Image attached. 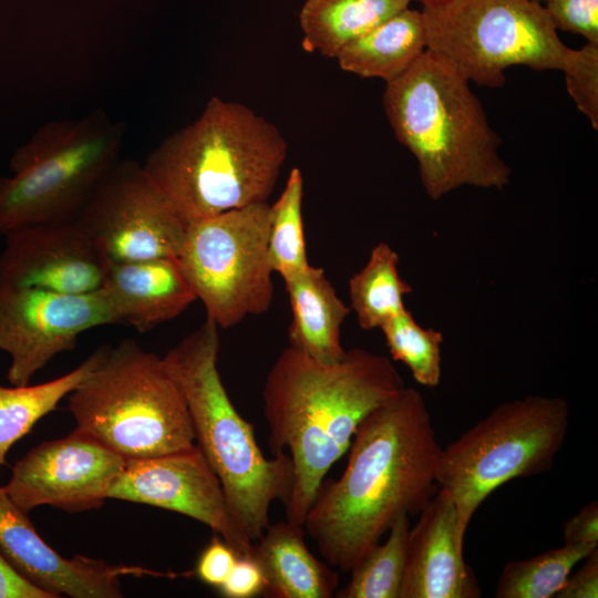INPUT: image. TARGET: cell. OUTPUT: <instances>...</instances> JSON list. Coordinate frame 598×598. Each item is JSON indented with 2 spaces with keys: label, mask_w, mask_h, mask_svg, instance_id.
<instances>
[{
  "label": "cell",
  "mask_w": 598,
  "mask_h": 598,
  "mask_svg": "<svg viewBox=\"0 0 598 598\" xmlns=\"http://www.w3.org/2000/svg\"><path fill=\"white\" fill-rule=\"evenodd\" d=\"M348 451L342 474L324 477L303 524L323 560L344 573L436 494L443 447L422 393L405 386L362 420Z\"/></svg>",
  "instance_id": "cell-1"
},
{
  "label": "cell",
  "mask_w": 598,
  "mask_h": 598,
  "mask_svg": "<svg viewBox=\"0 0 598 598\" xmlns=\"http://www.w3.org/2000/svg\"><path fill=\"white\" fill-rule=\"evenodd\" d=\"M405 388L394 364L361 348L336 362H321L288 346L262 386L268 445L287 453L293 477L286 519L303 526L331 466L348 452L362 420Z\"/></svg>",
  "instance_id": "cell-2"
},
{
  "label": "cell",
  "mask_w": 598,
  "mask_h": 598,
  "mask_svg": "<svg viewBox=\"0 0 598 598\" xmlns=\"http://www.w3.org/2000/svg\"><path fill=\"white\" fill-rule=\"evenodd\" d=\"M288 153L281 131L252 109L213 96L142 165L187 225L267 202Z\"/></svg>",
  "instance_id": "cell-3"
},
{
  "label": "cell",
  "mask_w": 598,
  "mask_h": 598,
  "mask_svg": "<svg viewBox=\"0 0 598 598\" xmlns=\"http://www.w3.org/2000/svg\"><path fill=\"white\" fill-rule=\"evenodd\" d=\"M383 106L396 140L415 157L431 199L462 186L509 184L502 138L470 82L429 50L386 83Z\"/></svg>",
  "instance_id": "cell-4"
},
{
  "label": "cell",
  "mask_w": 598,
  "mask_h": 598,
  "mask_svg": "<svg viewBox=\"0 0 598 598\" xmlns=\"http://www.w3.org/2000/svg\"><path fill=\"white\" fill-rule=\"evenodd\" d=\"M218 330L206 318L163 357V362L186 401L195 444L217 475L231 514L255 543L270 524L272 503L285 505L289 498L292 462L287 453L267 458L252 424L230 401L217 368Z\"/></svg>",
  "instance_id": "cell-5"
},
{
  "label": "cell",
  "mask_w": 598,
  "mask_h": 598,
  "mask_svg": "<svg viewBox=\"0 0 598 598\" xmlns=\"http://www.w3.org/2000/svg\"><path fill=\"white\" fill-rule=\"evenodd\" d=\"M76 427L125 460L189 448L195 434L186 401L163 358L132 339L110 347L68 395Z\"/></svg>",
  "instance_id": "cell-6"
},
{
  "label": "cell",
  "mask_w": 598,
  "mask_h": 598,
  "mask_svg": "<svg viewBox=\"0 0 598 598\" xmlns=\"http://www.w3.org/2000/svg\"><path fill=\"white\" fill-rule=\"evenodd\" d=\"M570 408L559 396L504 402L443 447L437 484L453 501L462 540L484 499L503 484L551 468L567 436Z\"/></svg>",
  "instance_id": "cell-7"
},
{
  "label": "cell",
  "mask_w": 598,
  "mask_h": 598,
  "mask_svg": "<svg viewBox=\"0 0 598 598\" xmlns=\"http://www.w3.org/2000/svg\"><path fill=\"white\" fill-rule=\"evenodd\" d=\"M124 124L102 111L51 121L12 155L0 177V234L73 219L101 178L118 162Z\"/></svg>",
  "instance_id": "cell-8"
},
{
  "label": "cell",
  "mask_w": 598,
  "mask_h": 598,
  "mask_svg": "<svg viewBox=\"0 0 598 598\" xmlns=\"http://www.w3.org/2000/svg\"><path fill=\"white\" fill-rule=\"evenodd\" d=\"M422 16L426 50L482 86H502L515 65L561 70L569 50L532 0H444L423 6Z\"/></svg>",
  "instance_id": "cell-9"
},
{
  "label": "cell",
  "mask_w": 598,
  "mask_h": 598,
  "mask_svg": "<svg viewBox=\"0 0 598 598\" xmlns=\"http://www.w3.org/2000/svg\"><path fill=\"white\" fill-rule=\"evenodd\" d=\"M270 204H251L187 224L181 268L219 329L266 312L274 298L268 258Z\"/></svg>",
  "instance_id": "cell-10"
},
{
  "label": "cell",
  "mask_w": 598,
  "mask_h": 598,
  "mask_svg": "<svg viewBox=\"0 0 598 598\" xmlns=\"http://www.w3.org/2000/svg\"><path fill=\"white\" fill-rule=\"evenodd\" d=\"M73 220L110 262L177 257L187 226L133 161L116 162Z\"/></svg>",
  "instance_id": "cell-11"
},
{
  "label": "cell",
  "mask_w": 598,
  "mask_h": 598,
  "mask_svg": "<svg viewBox=\"0 0 598 598\" xmlns=\"http://www.w3.org/2000/svg\"><path fill=\"white\" fill-rule=\"evenodd\" d=\"M117 323L103 288L72 295L0 285V350L10 357L8 381L29 384L55 355L72 350L82 332Z\"/></svg>",
  "instance_id": "cell-12"
},
{
  "label": "cell",
  "mask_w": 598,
  "mask_h": 598,
  "mask_svg": "<svg viewBox=\"0 0 598 598\" xmlns=\"http://www.w3.org/2000/svg\"><path fill=\"white\" fill-rule=\"evenodd\" d=\"M126 461L89 433L42 442L13 466L3 486L25 513L49 505L68 513L101 507Z\"/></svg>",
  "instance_id": "cell-13"
},
{
  "label": "cell",
  "mask_w": 598,
  "mask_h": 598,
  "mask_svg": "<svg viewBox=\"0 0 598 598\" xmlns=\"http://www.w3.org/2000/svg\"><path fill=\"white\" fill-rule=\"evenodd\" d=\"M109 498L194 518L220 536L239 556H251L254 543L231 514L217 475L196 444L163 455L127 460Z\"/></svg>",
  "instance_id": "cell-14"
},
{
  "label": "cell",
  "mask_w": 598,
  "mask_h": 598,
  "mask_svg": "<svg viewBox=\"0 0 598 598\" xmlns=\"http://www.w3.org/2000/svg\"><path fill=\"white\" fill-rule=\"evenodd\" d=\"M0 254V285L61 293L103 288L110 261L73 220L8 231Z\"/></svg>",
  "instance_id": "cell-15"
},
{
  "label": "cell",
  "mask_w": 598,
  "mask_h": 598,
  "mask_svg": "<svg viewBox=\"0 0 598 598\" xmlns=\"http://www.w3.org/2000/svg\"><path fill=\"white\" fill-rule=\"evenodd\" d=\"M0 550L27 579L56 598H118L125 576L168 577L175 573L155 571L142 566L111 565L103 559L55 551L37 532L23 512L0 487Z\"/></svg>",
  "instance_id": "cell-16"
},
{
  "label": "cell",
  "mask_w": 598,
  "mask_h": 598,
  "mask_svg": "<svg viewBox=\"0 0 598 598\" xmlns=\"http://www.w3.org/2000/svg\"><path fill=\"white\" fill-rule=\"evenodd\" d=\"M406 539L399 598H478V580L463 557L456 508L439 488L417 513Z\"/></svg>",
  "instance_id": "cell-17"
},
{
  "label": "cell",
  "mask_w": 598,
  "mask_h": 598,
  "mask_svg": "<svg viewBox=\"0 0 598 598\" xmlns=\"http://www.w3.org/2000/svg\"><path fill=\"white\" fill-rule=\"evenodd\" d=\"M103 289L121 324L140 332L175 319L197 299L177 257L110 262Z\"/></svg>",
  "instance_id": "cell-18"
},
{
  "label": "cell",
  "mask_w": 598,
  "mask_h": 598,
  "mask_svg": "<svg viewBox=\"0 0 598 598\" xmlns=\"http://www.w3.org/2000/svg\"><path fill=\"white\" fill-rule=\"evenodd\" d=\"M303 526L270 523L254 543L251 556L265 578L270 598H330L339 586V571L307 547Z\"/></svg>",
  "instance_id": "cell-19"
},
{
  "label": "cell",
  "mask_w": 598,
  "mask_h": 598,
  "mask_svg": "<svg viewBox=\"0 0 598 598\" xmlns=\"http://www.w3.org/2000/svg\"><path fill=\"white\" fill-rule=\"evenodd\" d=\"M291 307L289 346L321 362L343 358L341 326L350 313L322 268L309 266L285 280Z\"/></svg>",
  "instance_id": "cell-20"
},
{
  "label": "cell",
  "mask_w": 598,
  "mask_h": 598,
  "mask_svg": "<svg viewBox=\"0 0 598 598\" xmlns=\"http://www.w3.org/2000/svg\"><path fill=\"white\" fill-rule=\"evenodd\" d=\"M426 51L422 11L405 8L344 45L336 59L343 71L386 83Z\"/></svg>",
  "instance_id": "cell-21"
},
{
  "label": "cell",
  "mask_w": 598,
  "mask_h": 598,
  "mask_svg": "<svg viewBox=\"0 0 598 598\" xmlns=\"http://www.w3.org/2000/svg\"><path fill=\"white\" fill-rule=\"evenodd\" d=\"M410 0H306L299 22L307 50L336 58L339 51L409 7Z\"/></svg>",
  "instance_id": "cell-22"
},
{
  "label": "cell",
  "mask_w": 598,
  "mask_h": 598,
  "mask_svg": "<svg viewBox=\"0 0 598 598\" xmlns=\"http://www.w3.org/2000/svg\"><path fill=\"white\" fill-rule=\"evenodd\" d=\"M107 349V344L101 346L75 369L51 381L11 388L0 385V466L6 464L11 446L80 384Z\"/></svg>",
  "instance_id": "cell-23"
},
{
  "label": "cell",
  "mask_w": 598,
  "mask_h": 598,
  "mask_svg": "<svg viewBox=\"0 0 598 598\" xmlns=\"http://www.w3.org/2000/svg\"><path fill=\"white\" fill-rule=\"evenodd\" d=\"M399 256L386 243L375 245L367 264L349 281V296L360 328H381L405 310L403 297L412 287L401 278Z\"/></svg>",
  "instance_id": "cell-24"
},
{
  "label": "cell",
  "mask_w": 598,
  "mask_h": 598,
  "mask_svg": "<svg viewBox=\"0 0 598 598\" xmlns=\"http://www.w3.org/2000/svg\"><path fill=\"white\" fill-rule=\"evenodd\" d=\"M598 548V547H597ZM594 549L566 545L536 556L508 561L497 580L496 598H551L563 588L573 568Z\"/></svg>",
  "instance_id": "cell-25"
},
{
  "label": "cell",
  "mask_w": 598,
  "mask_h": 598,
  "mask_svg": "<svg viewBox=\"0 0 598 598\" xmlns=\"http://www.w3.org/2000/svg\"><path fill=\"white\" fill-rule=\"evenodd\" d=\"M410 516L402 515L389 529L388 539L375 544L350 570L348 584L337 598H399L405 567Z\"/></svg>",
  "instance_id": "cell-26"
},
{
  "label": "cell",
  "mask_w": 598,
  "mask_h": 598,
  "mask_svg": "<svg viewBox=\"0 0 598 598\" xmlns=\"http://www.w3.org/2000/svg\"><path fill=\"white\" fill-rule=\"evenodd\" d=\"M303 177L293 167L282 193L270 205L268 258L274 272L283 281L305 271L307 258L302 223Z\"/></svg>",
  "instance_id": "cell-27"
},
{
  "label": "cell",
  "mask_w": 598,
  "mask_h": 598,
  "mask_svg": "<svg viewBox=\"0 0 598 598\" xmlns=\"http://www.w3.org/2000/svg\"><path fill=\"white\" fill-rule=\"evenodd\" d=\"M380 329L393 360L405 364L419 384L430 388L439 385L442 332L420 326L408 309L389 319Z\"/></svg>",
  "instance_id": "cell-28"
},
{
  "label": "cell",
  "mask_w": 598,
  "mask_h": 598,
  "mask_svg": "<svg viewBox=\"0 0 598 598\" xmlns=\"http://www.w3.org/2000/svg\"><path fill=\"white\" fill-rule=\"evenodd\" d=\"M566 87L577 109L598 130V44L587 42L568 50L561 70Z\"/></svg>",
  "instance_id": "cell-29"
},
{
  "label": "cell",
  "mask_w": 598,
  "mask_h": 598,
  "mask_svg": "<svg viewBox=\"0 0 598 598\" xmlns=\"http://www.w3.org/2000/svg\"><path fill=\"white\" fill-rule=\"evenodd\" d=\"M545 9L556 30L580 34L598 44V0H548Z\"/></svg>",
  "instance_id": "cell-30"
},
{
  "label": "cell",
  "mask_w": 598,
  "mask_h": 598,
  "mask_svg": "<svg viewBox=\"0 0 598 598\" xmlns=\"http://www.w3.org/2000/svg\"><path fill=\"white\" fill-rule=\"evenodd\" d=\"M238 554L217 534L202 551L195 573L206 585L219 588L233 569Z\"/></svg>",
  "instance_id": "cell-31"
},
{
  "label": "cell",
  "mask_w": 598,
  "mask_h": 598,
  "mask_svg": "<svg viewBox=\"0 0 598 598\" xmlns=\"http://www.w3.org/2000/svg\"><path fill=\"white\" fill-rule=\"evenodd\" d=\"M265 588L266 578L258 563L250 556H238L218 590L227 598H252L264 595Z\"/></svg>",
  "instance_id": "cell-32"
},
{
  "label": "cell",
  "mask_w": 598,
  "mask_h": 598,
  "mask_svg": "<svg viewBox=\"0 0 598 598\" xmlns=\"http://www.w3.org/2000/svg\"><path fill=\"white\" fill-rule=\"evenodd\" d=\"M564 542L571 546L598 547L597 501L585 505L564 523Z\"/></svg>",
  "instance_id": "cell-33"
},
{
  "label": "cell",
  "mask_w": 598,
  "mask_h": 598,
  "mask_svg": "<svg viewBox=\"0 0 598 598\" xmlns=\"http://www.w3.org/2000/svg\"><path fill=\"white\" fill-rule=\"evenodd\" d=\"M585 559V564L570 573L556 598H597L598 597V548Z\"/></svg>",
  "instance_id": "cell-34"
},
{
  "label": "cell",
  "mask_w": 598,
  "mask_h": 598,
  "mask_svg": "<svg viewBox=\"0 0 598 598\" xmlns=\"http://www.w3.org/2000/svg\"><path fill=\"white\" fill-rule=\"evenodd\" d=\"M0 598H56L21 575L0 550Z\"/></svg>",
  "instance_id": "cell-35"
},
{
  "label": "cell",
  "mask_w": 598,
  "mask_h": 598,
  "mask_svg": "<svg viewBox=\"0 0 598 598\" xmlns=\"http://www.w3.org/2000/svg\"><path fill=\"white\" fill-rule=\"evenodd\" d=\"M420 1L423 3V6H431V4L442 2L444 0H420Z\"/></svg>",
  "instance_id": "cell-36"
},
{
  "label": "cell",
  "mask_w": 598,
  "mask_h": 598,
  "mask_svg": "<svg viewBox=\"0 0 598 598\" xmlns=\"http://www.w3.org/2000/svg\"><path fill=\"white\" fill-rule=\"evenodd\" d=\"M532 1L540 2V1H548V0H532Z\"/></svg>",
  "instance_id": "cell-37"
}]
</instances>
